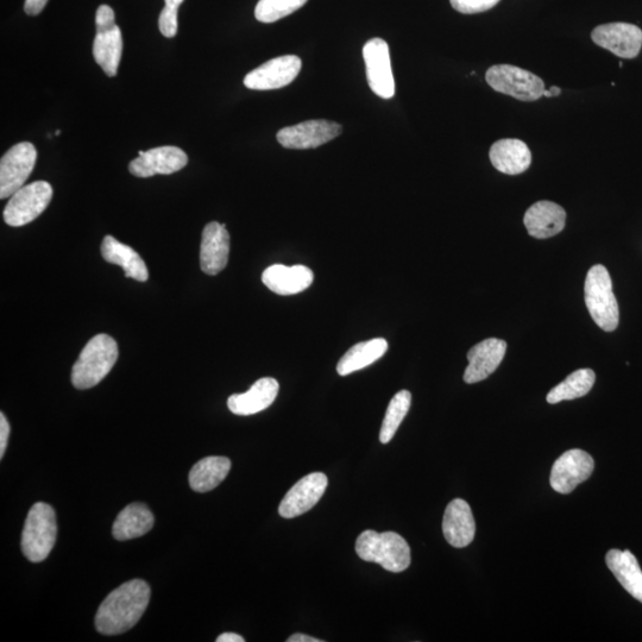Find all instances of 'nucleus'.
<instances>
[{
  "label": "nucleus",
  "instance_id": "obj_7",
  "mask_svg": "<svg viewBox=\"0 0 642 642\" xmlns=\"http://www.w3.org/2000/svg\"><path fill=\"white\" fill-rule=\"evenodd\" d=\"M53 199V187L47 181H36L23 186L12 195L4 210L5 223L20 228L27 225L46 211Z\"/></svg>",
  "mask_w": 642,
  "mask_h": 642
},
{
  "label": "nucleus",
  "instance_id": "obj_19",
  "mask_svg": "<svg viewBox=\"0 0 642 642\" xmlns=\"http://www.w3.org/2000/svg\"><path fill=\"white\" fill-rule=\"evenodd\" d=\"M280 390L279 382L272 377H263L247 393L231 395L228 400L230 411L248 417L264 411L274 404Z\"/></svg>",
  "mask_w": 642,
  "mask_h": 642
},
{
  "label": "nucleus",
  "instance_id": "obj_40",
  "mask_svg": "<svg viewBox=\"0 0 642 642\" xmlns=\"http://www.w3.org/2000/svg\"><path fill=\"white\" fill-rule=\"evenodd\" d=\"M167 6H172V8H178L184 3V0H165Z\"/></svg>",
  "mask_w": 642,
  "mask_h": 642
},
{
  "label": "nucleus",
  "instance_id": "obj_5",
  "mask_svg": "<svg viewBox=\"0 0 642 642\" xmlns=\"http://www.w3.org/2000/svg\"><path fill=\"white\" fill-rule=\"evenodd\" d=\"M58 535L54 509L37 502L31 507L22 533L23 555L33 563L43 562L52 552Z\"/></svg>",
  "mask_w": 642,
  "mask_h": 642
},
{
  "label": "nucleus",
  "instance_id": "obj_36",
  "mask_svg": "<svg viewBox=\"0 0 642 642\" xmlns=\"http://www.w3.org/2000/svg\"><path fill=\"white\" fill-rule=\"evenodd\" d=\"M47 3L48 0H25V14L29 16H37L41 14L44 8H46Z\"/></svg>",
  "mask_w": 642,
  "mask_h": 642
},
{
  "label": "nucleus",
  "instance_id": "obj_38",
  "mask_svg": "<svg viewBox=\"0 0 642 642\" xmlns=\"http://www.w3.org/2000/svg\"><path fill=\"white\" fill-rule=\"evenodd\" d=\"M287 642H323V640L312 638L310 635L298 633L293 634L291 638H288Z\"/></svg>",
  "mask_w": 642,
  "mask_h": 642
},
{
  "label": "nucleus",
  "instance_id": "obj_10",
  "mask_svg": "<svg viewBox=\"0 0 642 642\" xmlns=\"http://www.w3.org/2000/svg\"><path fill=\"white\" fill-rule=\"evenodd\" d=\"M594 468V459L588 452L578 449L566 451L553 464L551 487L559 494H570L579 484L589 480Z\"/></svg>",
  "mask_w": 642,
  "mask_h": 642
},
{
  "label": "nucleus",
  "instance_id": "obj_25",
  "mask_svg": "<svg viewBox=\"0 0 642 642\" xmlns=\"http://www.w3.org/2000/svg\"><path fill=\"white\" fill-rule=\"evenodd\" d=\"M123 53L122 31L115 27L97 31L93 42V58L107 77H116Z\"/></svg>",
  "mask_w": 642,
  "mask_h": 642
},
{
  "label": "nucleus",
  "instance_id": "obj_3",
  "mask_svg": "<svg viewBox=\"0 0 642 642\" xmlns=\"http://www.w3.org/2000/svg\"><path fill=\"white\" fill-rule=\"evenodd\" d=\"M118 360V345L110 336L98 335L88 342L75 362L72 383L77 389H90L102 382Z\"/></svg>",
  "mask_w": 642,
  "mask_h": 642
},
{
  "label": "nucleus",
  "instance_id": "obj_2",
  "mask_svg": "<svg viewBox=\"0 0 642 642\" xmlns=\"http://www.w3.org/2000/svg\"><path fill=\"white\" fill-rule=\"evenodd\" d=\"M358 557L377 563L389 572L406 571L411 565V549L407 541L395 532L364 531L356 541Z\"/></svg>",
  "mask_w": 642,
  "mask_h": 642
},
{
  "label": "nucleus",
  "instance_id": "obj_1",
  "mask_svg": "<svg viewBox=\"0 0 642 642\" xmlns=\"http://www.w3.org/2000/svg\"><path fill=\"white\" fill-rule=\"evenodd\" d=\"M150 601V588L142 579H132L113 590L100 604L96 627L104 635L130 631L141 620Z\"/></svg>",
  "mask_w": 642,
  "mask_h": 642
},
{
  "label": "nucleus",
  "instance_id": "obj_32",
  "mask_svg": "<svg viewBox=\"0 0 642 642\" xmlns=\"http://www.w3.org/2000/svg\"><path fill=\"white\" fill-rule=\"evenodd\" d=\"M500 0H450L452 8L464 15L481 14L493 9Z\"/></svg>",
  "mask_w": 642,
  "mask_h": 642
},
{
  "label": "nucleus",
  "instance_id": "obj_21",
  "mask_svg": "<svg viewBox=\"0 0 642 642\" xmlns=\"http://www.w3.org/2000/svg\"><path fill=\"white\" fill-rule=\"evenodd\" d=\"M314 275L305 266L286 267L283 264L264 270L262 281L270 291L279 295H294L306 291L313 283Z\"/></svg>",
  "mask_w": 642,
  "mask_h": 642
},
{
  "label": "nucleus",
  "instance_id": "obj_16",
  "mask_svg": "<svg viewBox=\"0 0 642 642\" xmlns=\"http://www.w3.org/2000/svg\"><path fill=\"white\" fill-rule=\"evenodd\" d=\"M230 235L225 225L212 222L205 226L200 248V267L207 275L216 276L228 266Z\"/></svg>",
  "mask_w": 642,
  "mask_h": 642
},
{
  "label": "nucleus",
  "instance_id": "obj_35",
  "mask_svg": "<svg viewBox=\"0 0 642 642\" xmlns=\"http://www.w3.org/2000/svg\"><path fill=\"white\" fill-rule=\"evenodd\" d=\"M10 437V425L4 413L0 414V458L4 457L6 446Z\"/></svg>",
  "mask_w": 642,
  "mask_h": 642
},
{
  "label": "nucleus",
  "instance_id": "obj_14",
  "mask_svg": "<svg viewBox=\"0 0 642 642\" xmlns=\"http://www.w3.org/2000/svg\"><path fill=\"white\" fill-rule=\"evenodd\" d=\"M327 484H329V480L321 472H313V474L301 478L283 497L279 514L282 518L293 519L311 511L323 497Z\"/></svg>",
  "mask_w": 642,
  "mask_h": 642
},
{
  "label": "nucleus",
  "instance_id": "obj_20",
  "mask_svg": "<svg viewBox=\"0 0 642 642\" xmlns=\"http://www.w3.org/2000/svg\"><path fill=\"white\" fill-rule=\"evenodd\" d=\"M566 212L552 201H539L527 210L524 223L528 234L546 239L560 234L565 228Z\"/></svg>",
  "mask_w": 642,
  "mask_h": 642
},
{
  "label": "nucleus",
  "instance_id": "obj_12",
  "mask_svg": "<svg viewBox=\"0 0 642 642\" xmlns=\"http://www.w3.org/2000/svg\"><path fill=\"white\" fill-rule=\"evenodd\" d=\"M301 67L302 62L298 56H280L251 71L244 78V85L254 91L279 90L293 83Z\"/></svg>",
  "mask_w": 642,
  "mask_h": 642
},
{
  "label": "nucleus",
  "instance_id": "obj_17",
  "mask_svg": "<svg viewBox=\"0 0 642 642\" xmlns=\"http://www.w3.org/2000/svg\"><path fill=\"white\" fill-rule=\"evenodd\" d=\"M507 343L502 339L489 338L478 343L468 352L469 365L465 369L464 381L474 385L487 380L505 358Z\"/></svg>",
  "mask_w": 642,
  "mask_h": 642
},
{
  "label": "nucleus",
  "instance_id": "obj_24",
  "mask_svg": "<svg viewBox=\"0 0 642 642\" xmlns=\"http://www.w3.org/2000/svg\"><path fill=\"white\" fill-rule=\"evenodd\" d=\"M102 255L106 262L122 267L125 276L140 282L149 279L146 263L136 251L112 236H106L102 243Z\"/></svg>",
  "mask_w": 642,
  "mask_h": 642
},
{
  "label": "nucleus",
  "instance_id": "obj_29",
  "mask_svg": "<svg viewBox=\"0 0 642 642\" xmlns=\"http://www.w3.org/2000/svg\"><path fill=\"white\" fill-rule=\"evenodd\" d=\"M596 381V375L591 369H579L566 377L565 381L552 388L547 394V402L551 405L559 404L565 400H575L583 398L591 389Z\"/></svg>",
  "mask_w": 642,
  "mask_h": 642
},
{
  "label": "nucleus",
  "instance_id": "obj_22",
  "mask_svg": "<svg viewBox=\"0 0 642 642\" xmlns=\"http://www.w3.org/2000/svg\"><path fill=\"white\" fill-rule=\"evenodd\" d=\"M489 156L497 171L507 175L524 173L532 163L530 148L525 142L515 140V138H507V140L494 143Z\"/></svg>",
  "mask_w": 642,
  "mask_h": 642
},
{
  "label": "nucleus",
  "instance_id": "obj_23",
  "mask_svg": "<svg viewBox=\"0 0 642 642\" xmlns=\"http://www.w3.org/2000/svg\"><path fill=\"white\" fill-rule=\"evenodd\" d=\"M154 515L143 503H131L118 514L112 535L118 541L142 537L154 527Z\"/></svg>",
  "mask_w": 642,
  "mask_h": 642
},
{
  "label": "nucleus",
  "instance_id": "obj_37",
  "mask_svg": "<svg viewBox=\"0 0 642 642\" xmlns=\"http://www.w3.org/2000/svg\"><path fill=\"white\" fill-rule=\"evenodd\" d=\"M245 639L236 633H224L219 635L217 642H244Z\"/></svg>",
  "mask_w": 642,
  "mask_h": 642
},
{
  "label": "nucleus",
  "instance_id": "obj_26",
  "mask_svg": "<svg viewBox=\"0 0 642 642\" xmlns=\"http://www.w3.org/2000/svg\"><path fill=\"white\" fill-rule=\"evenodd\" d=\"M606 563L627 593L642 603V571L632 552L610 550Z\"/></svg>",
  "mask_w": 642,
  "mask_h": 642
},
{
  "label": "nucleus",
  "instance_id": "obj_27",
  "mask_svg": "<svg viewBox=\"0 0 642 642\" xmlns=\"http://www.w3.org/2000/svg\"><path fill=\"white\" fill-rule=\"evenodd\" d=\"M387 350L388 342L383 338L358 343L346 351V354L339 360L337 373L341 376H348L355 371L367 368L385 356Z\"/></svg>",
  "mask_w": 642,
  "mask_h": 642
},
{
  "label": "nucleus",
  "instance_id": "obj_13",
  "mask_svg": "<svg viewBox=\"0 0 642 642\" xmlns=\"http://www.w3.org/2000/svg\"><path fill=\"white\" fill-rule=\"evenodd\" d=\"M591 39L619 58L634 59L642 47V30L629 23H609L594 29Z\"/></svg>",
  "mask_w": 642,
  "mask_h": 642
},
{
  "label": "nucleus",
  "instance_id": "obj_11",
  "mask_svg": "<svg viewBox=\"0 0 642 642\" xmlns=\"http://www.w3.org/2000/svg\"><path fill=\"white\" fill-rule=\"evenodd\" d=\"M342 125L335 122L316 119L293 127L283 128L276 138L283 148L306 150L314 149L329 143L342 134Z\"/></svg>",
  "mask_w": 642,
  "mask_h": 642
},
{
  "label": "nucleus",
  "instance_id": "obj_4",
  "mask_svg": "<svg viewBox=\"0 0 642 642\" xmlns=\"http://www.w3.org/2000/svg\"><path fill=\"white\" fill-rule=\"evenodd\" d=\"M585 305L591 318L603 331L613 332L619 326L618 300L613 292V282L602 264H596L588 272L584 286Z\"/></svg>",
  "mask_w": 642,
  "mask_h": 642
},
{
  "label": "nucleus",
  "instance_id": "obj_30",
  "mask_svg": "<svg viewBox=\"0 0 642 642\" xmlns=\"http://www.w3.org/2000/svg\"><path fill=\"white\" fill-rule=\"evenodd\" d=\"M411 404L412 394L408 390H401L390 401L380 432L382 444H388L394 438L396 431H398L402 421L406 418Z\"/></svg>",
  "mask_w": 642,
  "mask_h": 642
},
{
  "label": "nucleus",
  "instance_id": "obj_8",
  "mask_svg": "<svg viewBox=\"0 0 642 642\" xmlns=\"http://www.w3.org/2000/svg\"><path fill=\"white\" fill-rule=\"evenodd\" d=\"M37 151L30 142L18 143L0 161V199L12 197L33 173Z\"/></svg>",
  "mask_w": 642,
  "mask_h": 642
},
{
  "label": "nucleus",
  "instance_id": "obj_34",
  "mask_svg": "<svg viewBox=\"0 0 642 642\" xmlns=\"http://www.w3.org/2000/svg\"><path fill=\"white\" fill-rule=\"evenodd\" d=\"M116 17L115 11L109 5H100L96 15L97 31L115 27Z\"/></svg>",
  "mask_w": 642,
  "mask_h": 642
},
{
  "label": "nucleus",
  "instance_id": "obj_33",
  "mask_svg": "<svg viewBox=\"0 0 642 642\" xmlns=\"http://www.w3.org/2000/svg\"><path fill=\"white\" fill-rule=\"evenodd\" d=\"M159 28L161 34L168 37V39H172L178 34V8L165 6L159 18Z\"/></svg>",
  "mask_w": 642,
  "mask_h": 642
},
{
  "label": "nucleus",
  "instance_id": "obj_31",
  "mask_svg": "<svg viewBox=\"0 0 642 642\" xmlns=\"http://www.w3.org/2000/svg\"><path fill=\"white\" fill-rule=\"evenodd\" d=\"M308 0H260L255 9L258 22L274 23L282 20L304 6Z\"/></svg>",
  "mask_w": 642,
  "mask_h": 642
},
{
  "label": "nucleus",
  "instance_id": "obj_18",
  "mask_svg": "<svg viewBox=\"0 0 642 642\" xmlns=\"http://www.w3.org/2000/svg\"><path fill=\"white\" fill-rule=\"evenodd\" d=\"M446 541L456 549H463L475 539L476 524L467 501L456 499L449 503L443 519Z\"/></svg>",
  "mask_w": 642,
  "mask_h": 642
},
{
  "label": "nucleus",
  "instance_id": "obj_9",
  "mask_svg": "<svg viewBox=\"0 0 642 642\" xmlns=\"http://www.w3.org/2000/svg\"><path fill=\"white\" fill-rule=\"evenodd\" d=\"M363 58L371 91L382 99H392L395 81L388 43L382 39L368 41L363 48Z\"/></svg>",
  "mask_w": 642,
  "mask_h": 642
},
{
  "label": "nucleus",
  "instance_id": "obj_28",
  "mask_svg": "<svg viewBox=\"0 0 642 642\" xmlns=\"http://www.w3.org/2000/svg\"><path fill=\"white\" fill-rule=\"evenodd\" d=\"M231 461L226 457H206L194 465L188 476L190 486L197 493L211 492L229 475Z\"/></svg>",
  "mask_w": 642,
  "mask_h": 642
},
{
  "label": "nucleus",
  "instance_id": "obj_6",
  "mask_svg": "<svg viewBox=\"0 0 642 642\" xmlns=\"http://www.w3.org/2000/svg\"><path fill=\"white\" fill-rule=\"evenodd\" d=\"M486 80L494 91L507 94L521 102H535L544 97L545 84L537 75L512 65L488 69Z\"/></svg>",
  "mask_w": 642,
  "mask_h": 642
},
{
  "label": "nucleus",
  "instance_id": "obj_15",
  "mask_svg": "<svg viewBox=\"0 0 642 642\" xmlns=\"http://www.w3.org/2000/svg\"><path fill=\"white\" fill-rule=\"evenodd\" d=\"M188 163V156L184 150L165 146L144 151L137 159L131 161L129 171L137 178H151L161 174L169 175L181 171Z\"/></svg>",
  "mask_w": 642,
  "mask_h": 642
},
{
  "label": "nucleus",
  "instance_id": "obj_39",
  "mask_svg": "<svg viewBox=\"0 0 642 642\" xmlns=\"http://www.w3.org/2000/svg\"><path fill=\"white\" fill-rule=\"evenodd\" d=\"M560 93H562V90H560V88L557 86H553L550 88L549 91H546V90L544 91V97H547V98L558 97Z\"/></svg>",
  "mask_w": 642,
  "mask_h": 642
}]
</instances>
